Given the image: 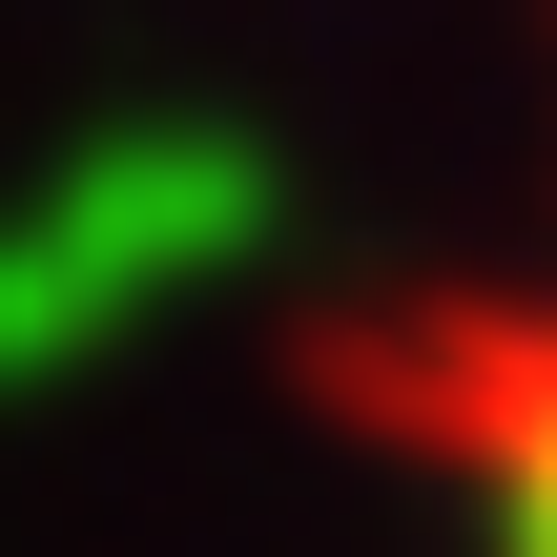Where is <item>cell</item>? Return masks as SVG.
<instances>
[{
    "mask_svg": "<svg viewBox=\"0 0 557 557\" xmlns=\"http://www.w3.org/2000/svg\"><path fill=\"white\" fill-rule=\"evenodd\" d=\"M248 248H269V145H227V124H103L62 186L0 207V393L83 372L103 331H145L165 289H207Z\"/></svg>",
    "mask_w": 557,
    "mask_h": 557,
    "instance_id": "1",
    "label": "cell"
},
{
    "mask_svg": "<svg viewBox=\"0 0 557 557\" xmlns=\"http://www.w3.org/2000/svg\"><path fill=\"white\" fill-rule=\"evenodd\" d=\"M351 413L393 455H434L496 537H557V310H455V331L351 351Z\"/></svg>",
    "mask_w": 557,
    "mask_h": 557,
    "instance_id": "2",
    "label": "cell"
}]
</instances>
